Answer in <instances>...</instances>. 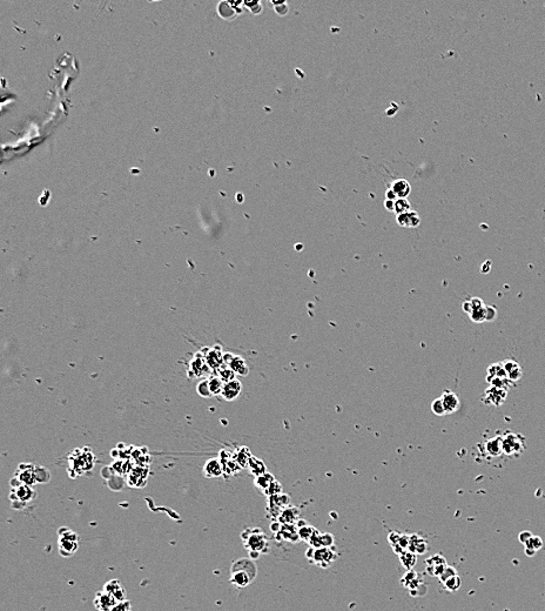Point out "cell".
I'll list each match as a JSON object with an SVG mask.
<instances>
[{"mask_svg":"<svg viewBox=\"0 0 545 611\" xmlns=\"http://www.w3.org/2000/svg\"><path fill=\"white\" fill-rule=\"evenodd\" d=\"M257 577V565L251 558H240L233 563L231 569V583L239 588H244L253 582Z\"/></svg>","mask_w":545,"mask_h":611,"instance_id":"obj_1","label":"cell"},{"mask_svg":"<svg viewBox=\"0 0 545 611\" xmlns=\"http://www.w3.org/2000/svg\"><path fill=\"white\" fill-rule=\"evenodd\" d=\"M58 547L59 553L64 557H69L77 553L79 548V535L72 529L61 527L58 530Z\"/></svg>","mask_w":545,"mask_h":611,"instance_id":"obj_2","label":"cell"},{"mask_svg":"<svg viewBox=\"0 0 545 611\" xmlns=\"http://www.w3.org/2000/svg\"><path fill=\"white\" fill-rule=\"evenodd\" d=\"M242 540L249 553L261 554L268 548V538L261 529H247L242 532Z\"/></svg>","mask_w":545,"mask_h":611,"instance_id":"obj_3","label":"cell"},{"mask_svg":"<svg viewBox=\"0 0 545 611\" xmlns=\"http://www.w3.org/2000/svg\"><path fill=\"white\" fill-rule=\"evenodd\" d=\"M526 449L524 436L507 433L503 436V454L511 457H518Z\"/></svg>","mask_w":545,"mask_h":611,"instance_id":"obj_4","label":"cell"},{"mask_svg":"<svg viewBox=\"0 0 545 611\" xmlns=\"http://www.w3.org/2000/svg\"><path fill=\"white\" fill-rule=\"evenodd\" d=\"M507 390L495 386H489L484 392V402L488 405L498 407L505 401Z\"/></svg>","mask_w":545,"mask_h":611,"instance_id":"obj_5","label":"cell"},{"mask_svg":"<svg viewBox=\"0 0 545 611\" xmlns=\"http://www.w3.org/2000/svg\"><path fill=\"white\" fill-rule=\"evenodd\" d=\"M117 603L119 602L113 596H111L108 592L103 590L96 592L93 601L95 609L98 611H112L114 606L117 605Z\"/></svg>","mask_w":545,"mask_h":611,"instance_id":"obj_6","label":"cell"},{"mask_svg":"<svg viewBox=\"0 0 545 611\" xmlns=\"http://www.w3.org/2000/svg\"><path fill=\"white\" fill-rule=\"evenodd\" d=\"M311 561L316 562L318 565L328 566L331 563L335 560L336 555L328 549V548H317V549H311Z\"/></svg>","mask_w":545,"mask_h":611,"instance_id":"obj_7","label":"cell"},{"mask_svg":"<svg viewBox=\"0 0 545 611\" xmlns=\"http://www.w3.org/2000/svg\"><path fill=\"white\" fill-rule=\"evenodd\" d=\"M103 591L108 592L111 596H113L118 602H122L127 599V592H126L125 587L119 580H111L103 586Z\"/></svg>","mask_w":545,"mask_h":611,"instance_id":"obj_8","label":"cell"},{"mask_svg":"<svg viewBox=\"0 0 545 611\" xmlns=\"http://www.w3.org/2000/svg\"><path fill=\"white\" fill-rule=\"evenodd\" d=\"M427 571L429 572V575L431 576H441V573H442L444 570L447 569V561L446 558L443 556H441V555H436V556L433 557H429L427 561Z\"/></svg>","mask_w":545,"mask_h":611,"instance_id":"obj_9","label":"cell"},{"mask_svg":"<svg viewBox=\"0 0 545 611\" xmlns=\"http://www.w3.org/2000/svg\"><path fill=\"white\" fill-rule=\"evenodd\" d=\"M441 399H442V402H443L444 409H446L447 415L456 413L459 409V407H461V401H459L458 396L456 395V392H454V391H450V390L443 391V394L441 395Z\"/></svg>","mask_w":545,"mask_h":611,"instance_id":"obj_10","label":"cell"},{"mask_svg":"<svg viewBox=\"0 0 545 611\" xmlns=\"http://www.w3.org/2000/svg\"><path fill=\"white\" fill-rule=\"evenodd\" d=\"M502 365L504 367V369H505L506 375L509 377V380L511 382H517V381H520L523 376V370L521 365L516 362L513 358H507V360H504L502 362Z\"/></svg>","mask_w":545,"mask_h":611,"instance_id":"obj_11","label":"cell"},{"mask_svg":"<svg viewBox=\"0 0 545 611\" xmlns=\"http://www.w3.org/2000/svg\"><path fill=\"white\" fill-rule=\"evenodd\" d=\"M389 190H390L392 193L396 195V198L397 199H407V196L409 195L411 192V186L407 180L397 179V180L392 181V184L390 185V188H389Z\"/></svg>","mask_w":545,"mask_h":611,"instance_id":"obj_12","label":"cell"},{"mask_svg":"<svg viewBox=\"0 0 545 611\" xmlns=\"http://www.w3.org/2000/svg\"><path fill=\"white\" fill-rule=\"evenodd\" d=\"M485 451L492 457L500 456L503 454V436H495L485 443Z\"/></svg>","mask_w":545,"mask_h":611,"instance_id":"obj_13","label":"cell"},{"mask_svg":"<svg viewBox=\"0 0 545 611\" xmlns=\"http://www.w3.org/2000/svg\"><path fill=\"white\" fill-rule=\"evenodd\" d=\"M420 217H418V214L414 212V210H409V212L401 214V215H397V224L402 226V227L414 228L417 227V226L420 225Z\"/></svg>","mask_w":545,"mask_h":611,"instance_id":"obj_14","label":"cell"},{"mask_svg":"<svg viewBox=\"0 0 545 611\" xmlns=\"http://www.w3.org/2000/svg\"><path fill=\"white\" fill-rule=\"evenodd\" d=\"M544 543L543 540L539 537V536H535L532 535V537L530 538L528 542L524 544V553L526 556L529 557H533L537 554V551L540 550L543 548Z\"/></svg>","mask_w":545,"mask_h":611,"instance_id":"obj_15","label":"cell"},{"mask_svg":"<svg viewBox=\"0 0 545 611\" xmlns=\"http://www.w3.org/2000/svg\"><path fill=\"white\" fill-rule=\"evenodd\" d=\"M503 377L509 379L506 375L505 369H504V367L502 365V362H500V364H494V365L488 367V374H487V382L488 383H490L491 381H494L496 379H503Z\"/></svg>","mask_w":545,"mask_h":611,"instance_id":"obj_16","label":"cell"},{"mask_svg":"<svg viewBox=\"0 0 545 611\" xmlns=\"http://www.w3.org/2000/svg\"><path fill=\"white\" fill-rule=\"evenodd\" d=\"M402 582L407 588L411 589V591L416 590L418 587L422 586L421 577L417 572H415V571H409L408 573H406V576L403 577Z\"/></svg>","mask_w":545,"mask_h":611,"instance_id":"obj_17","label":"cell"},{"mask_svg":"<svg viewBox=\"0 0 545 611\" xmlns=\"http://www.w3.org/2000/svg\"><path fill=\"white\" fill-rule=\"evenodd\" d=\"M488 307L489 306H481L478 307V308H475L471 313L469 314L470 318L474 322H476V324H480V322L483 321H488Z\"/></svg>","mask_w":545,"mask_h":611,"instance_id":"obj_18","label":"cell"},{"mask_svg":"<svg viewBox=\"0 0 545 611\" xmlns=\"http://www.w3.org/2000/svg\"><path fill=\"white\" fill-rule=\"evenodd\" d=\"M410 207H411L410 202L408 201L407 199H397V200H395L394 213L396 214V217L401 215V214H404V213L411 210Z\"/></svg>","mask_w":545,"mask_h":611,"instance_id":"obj_19","label":"cell"},{"mask_svg":"<svg viewBox=\"0 0 545 611\" xmlns=\"http://www.w3.org/2000/svg\"><path fill=\"white\" fill-rule=\"evenodd\" d=\"M443 584H444V587H446L447 590L455 592V591H457L459 588H461L462 582H461V579H459V576L455 575V576L450 577V579H448Z\"/></svg>","mask_w":545,"mask_h":611,"instance_id":"obj_20","label":"cell"},{"mask_svg":"<svg viewBox=\"0 0 545 611\" xmlns=\"http://www.w3.org/2000/svg\"><path fill=\"white\" fill-rule=\"evenodd\" d=\"M431 410H432V413L435 414V415H437V416L447 415L446 409H444V406H443V402H442V399H441V398L436 399L435 401H433L431 403Z\"/></svg>","mask_w":545,"mask_h":611,"instance_id":"obj_21","label":"cell"},{"mask_svg":"<svg viewBox=\"0 0 545 611\" xmlns=\"http://www.w3.org/2000/svg\"><path fill=\"white\" fill-rule=\"evenodd\" d=\"M401 561L403 563V565H406L408 569H410L411 566L415 565V563H416V555L414 553H403L401 555Z\"/></svg>","mask_w":545,"mask_h":611,"instance_id":"obj_22","label":"cell"},{"mask_svg":"<svg viewBox=\"0 0 545 611\" xmlns=\"http://www.w3.org/2000/svg\"><path fill=\"white\" fill-rule=\"evenodd\" d=\"M112 611H132V603L128 599H125V601L117 603Z\"/></svg>","mask_w":545,"mask_h":611,"instance_id":"obj_23","label":"cell"},{"mask_svg":"<svg viewBox=\"0 0 545 611\" xmlns=\"http://www.w3.org/2000/svg\"><path fill=\"white\" fill-rule=\"evenodd\" d=\"M455 575H457V571H456V569L455 568H451V566L448 565L447 569L444 570V571L442 573H441L440 580L442 581V583H444L448 579H450V577L455 576Z\"/></svg>","mask_w":545,"mask_h":611,"instance_id":"obj_24","label":"cell"},{"mask_svg":"<svg viewBox=\"0 0 545 611\" xmlns=\"http://www.w3.org/2000/svg\"><path fill=\"white\" fill-rule=\"evenodd\" d=\"M275 11H276V13L279 14V16H285V14H287L289 12L287 3L283 2V3L275 4Z\"/></svg>","mask_w":545,"mask_h":611,"instance_id":"obj_25","label":"cell"},{"mask_svg":"<svg viewBox=\"0 0 545 611\" xmlns=\"http://www.w3.org/2000/svg\"><path fill=\"white\" fill-rule=\"evenodd\" d=\"M531 537H532V534H531V532L528 531V530H525V531H522L521 534L518 535V541H520V542H521L522 544H525V543L528 542V541H529L530 538H531Z\"/></svg>","mask_w":545,"mask_h":611,"instance_id":"obj_26","label":"cell"},{"mask_svg":"<svg viewBox=\"0 0 545 611\" xmlns=\"http://www.w3.org/2000/svg\"><path fill=\"white\" fill-rule=\"evenodd\" d=\"M394 206H395V200L385 199V201H384L385 209L390 210V212H394Z\"/></svg>","mask_w":545,"mask_h":611,"instance_id":"obj_27","label":"cell"}]
</instances>
